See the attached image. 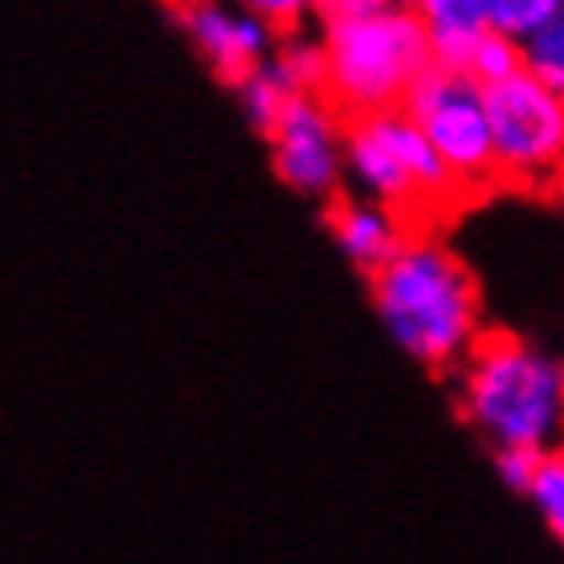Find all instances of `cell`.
<instances>
[{
	"label": "cell",
	"mask_w": 564,
	"mask_h": 564,
	"mask_svg": "<svg viewBox=\"0 0 564 564\" xmlns=\"http://www.w3.org/2000/svg\"><path fill=\"white\" fill-rule=\"evenodd\" d=\"M523 70L564 95V9L523 42Z\"/></svg>",
	"instance_id": "obj_14"
},
{
	"label": "cell",
	"mask_w": 564,
	"mask_h": 564,
	"mask_svg": "<svg viewBox=\"0 0 564 564\" xmlns=\"http://www.w3.org/2000/svg\"><path fill=\"white\" fill-rule=\"evenodd\" d=\"M164 4L200 62L226 86H238L279 45V29L241 9L238 0H164Z\"/></svg>",
	"instance_id": "obj_7"
},
{
	"label": "cell",
	"mask_w": 564,
	"mask_h": 564,
	"mask_svg": "<svg viewBox=\"0 0 564 564\" xmlns=\"http://www.w3.org/2000/svg\"><path fill=\"white\" fill-rule=\"evenodd\" d=\"M451 381L458 417L491 451L564 446V360L536 344L487 327Z\"/></svg>",
	"instance_id": "obj_2"
},
{
	"label": "cell",
	"mask_w": 564,
	"mask_h": 564,
	"mask_svg": "<svg viewBox=\"0 0 564 564\" xmlns=\"http://www.w3.org/2000/svg\"><path fill=\"white\" fill-rule=\"evenodd\" d=\"M324 221L327 234L336 238L339 254L348 258L365 279L372 270H381L417 229L410 213L393 209V205H384L377 197H365L356 188H344L336 200H327Z\"/></svg>",
	"instance_id": "obj_8"
},
{
	"label": "cell",
	"mask_w": 564,
	"mask_h": 564,
	"mask_svg": "<svg viewBox=\"0 0 564 564\" xmlns=\"http://www.w3.org/2000/svg\"><path fill=\"white\" fill-rule=\"evenodd\" d=\"M238 4L250 9V13H258L262 21H270L279 33L315 25V9H319V0H238Z\"/></svg>",
	"instance_id": "obj_16"
},
{
	"label": "cell",
	"mask_w": 564,
	"mask_h": 564,
	"mask_svg": "<svg viewBox=\"0 0 564 564\" xmlns=\"http://www.w3.org/2000/svg\"><path fill=\"white\" fill-rule=\"evenodd\" d=\"M413 9L430 33L437 66L466 70V57H470L475 42L491 29L487 0H413Z\"/></svg>",
	"instance_id": "obj_9"
},
{
	"label": "cell",
	"mask_w": 564,
	"mask_h": 564,
	"mask_svg": "<svg viewBox=\"0 0 564 564\" xmlns=\"http://www.w3.org/2000/svg\"><path fill=\"white\" fill-rule=\"evenodd\" d=\"M389 0H319V9H315V25H339V21H356V17H368L384 9Z\"/></svg>",
	"instance_id": "obj_18"
},
{
	"label": "cell",
	"mask_w": 564,
	"mask_h": 564,
	"mask_svg": "<svg viewBox=\"0 0 564 564\" xmlns=\"http://www.w3.org/2000/svg\"><path fill=\"white\" fill-rule=\"evenodd\" d=\"M270 66L286 78L295 95H324L327 86V42L319 25H303L279 33V45L270 54Z\"/></svg>",
	"instance_id": "obj_10"
},
{
	"label": "cell",
	"mask_w": 564,
	"mask_h": 564,
	"mask_svg": "<svg viewBox=\"0 0 564 564\" xmlns=\"http://www.w3.org/2000/svg\"><path fill=\"white\" fill-rule=\"evenodd\" d=\"M536 463H540V451H528V446H503V451H495V470H499V479L520 495L528 491V482H532V475H536Z\"/></svg>",
	"instance_id": "obj_17"
},
{
	"label": "cell",
	"mask_w": 564,
	"mask_h": 564,
	"mask_svg": "<svg viewBox=\"0 0 564 564\" xmlns=\"http://www.w3.org/2000/svg\"><path fill=\"white\" fill-rule=\"evenodd\" d=\"M523 495L532 499V508L544 520V528L564 544V446L540 451L536 475H532Z\"/></svg>",
	"instance_id": "obj_12"
},
{
	"label": "cell",
	"mask_w": 564,
	"mask_h": 564,
	"mask_svg": "<svg viewBox=\"0 0 564 564\" xmlns=\"http://www.w3.org/2000/svg\"><path fill=\"white\" fill-rule=\"evenodd\" d=\"M495 135L499 188L528 197L564 193V95L544 86L536 74H511L482 86Z\"/></svg>",
	"instance_id": "obj_4"
},
{
	"label": "cell",
	"mask_w": 564,
	"mask_h": 564,
	"mask_svg": "<svg viewBox=\"0 0 564 564\" xmlns=\"http://www.w3.org/2000/svg\"><path fill=\"white\" fill-rule=\"evenodd\" d=\"M327 42L324 95L348 119L405 107L410 90L434 66V45L417 9L384 4L377 13L319 29Z\"/></svg>",
	"instance_id": "obj_3"
},
{
	"label": "cell",
	"mask_w": 564,
	"mask_h": 564,
	"mask_svg": "<svg viewBox=\"0 0 564 564\" xmlns=\"http://www.w3.org/2000/svg\"><path fill=\"white\" fill-rule=\"evenodd\" d=\"M564 9V0H487V21L499 33H511L516 42H528Z\"/></svg>",
	"instance_id": "obj_15"
},
{
	"label": "cell",
	"mask_w": 564,
	"mask_h": 564,
	"mask_svg": "<svg viewBox=\"0 0 564 564\" xmlns=\"http://www.w3.org/2000/svg\"><path fill=\"white\" fill-rule=\"evenodd\" d=\"M523 70V42H516L511 33H499V29H487L470 57H466V74L479 86L503 83L511 74Z\"/></svg>",
	"instance_id": "obj_13"
},
{
	"label": "cell",
	"mask_w": 564,
	"mask_h": 564,
	"mask_svg": "<svg viewBox=\"0 0 564 564\" xmlns=\"http://www.w3.org/2000/svg\"><path fill=\"white\" fill-rule=\"evenodd\" d=\"M267 148L274 176L299 197L327 205L348 188V115L327 95H295Z\"/></svg>",
	"instance_id": "obj_6"
},
{
	"label": "cell",
	"mask_w": 564,
	"mask_h": 564,
	"mask_svg": "<svg viewBox=\"0 0 564 564\" xmlns=\"http://www.w3.org/2000/svg\"><path fill=\"white\" fill-rule=\"evenodd\" d=\"M368 295L397 348L434 377H451L487 332L479 279L437 226L413 229L410 241L368 274Z\"/></svg>",
	"instance_id": "obj_1"
},
{
	"label": "cell",
	"mask_w": 564,
	"mask_h": 564,
	"mask_svg": "<svg viewBox=\"0 0 564 564\" xmlns=\"http://www.w3.org/2000/svg\"><path fill=\"white\" fill-rule=\"evenodd\" d=\"M234 95H238V102H241V115L250 119V128H254L262 140L274 131V123L282 119V111H286L291 99H295V90H291L286 78L270 66V57L258 66V70H250L238 86H234Z\"/></svg>",
	"instance_id": "obj_11"
},
{
	"label": "cell",
	"mask_w": 564,
	"mask_h": 564,
	"mask_svg": "<svg viewBox=\"0 0 564 564\" xmlns=\"http://www.w3.org/2000/svg\"><path fill=\"white\" fill-rule=\"evenodd\" d=\"M405 111L434 140V148L454 169L470 205L491 197L499 188V169H495V135L482 86L466 70H451V66L434 62L410 90Z\"/></svg>",
	"instance_id": "obj_5"
}]
</instances>
